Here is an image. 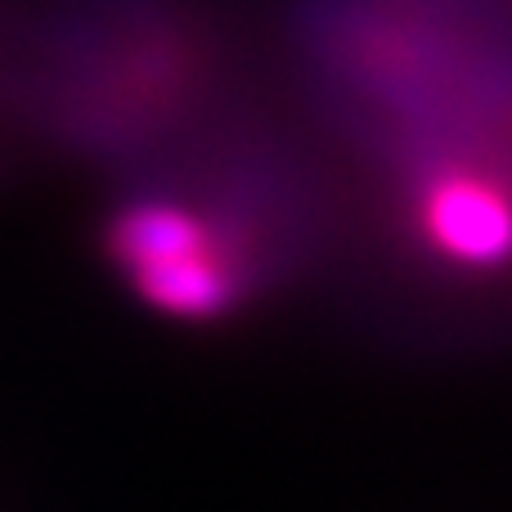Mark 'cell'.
<instances>
[{
  "label": "cell",
  "instance_id": "6da1fadb",
  "mask_svg": "<svg viewBox=\"0 0 512 512\" xmlns=\"http://www.w3.org/2000/svg\"><path fill=\"white\" fill-rule=\"evenodd\" d=\"M387 9L396 68L364 36V68H333L364 176V301L409 342H512V36L468 32L463 68H427L414 0Z\"/></svg>",
  "mask_w": 512,
  "mask_h": 512
},
{
  "label": "cell",
  "instance_id": "7a4b0ae2",
  "mask_svg": "<svg viewBox=\"0 0 512 512\" xmlns=\"http://www.w3.org/2000/svg\"><path fill=\"white\" fill-rule=\"evenodd\" d=\"M108 261L135 297L189 324L230 319L279 288L265 248L216 198L140 194L104 230Z\"/></svg>",
  "mask_w": 512,
  "mask_h": 512
}]
</instances>
